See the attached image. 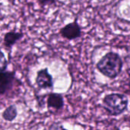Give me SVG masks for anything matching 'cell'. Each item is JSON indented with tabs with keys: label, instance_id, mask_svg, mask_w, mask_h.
Instances as JSON below:
<instances>
[{
	"label": "cell",
	"instance_id": "cell-1",
	"mask_svg": "<svg viewBox=\"0 0 130 130\" xmlns=\"http://www.w3.org/2000/svg\"><path fill=\"white\" fill-rule=\"evenodd\" d=\"M123 62L121 56L114 52L106 53L97 63L98 70L104 76L114 79L122 72Z\"/></svg>",
	"mask_w": 130,
	"mask_h": 130
},
{
	"label": "cell",
	"instance_id": "cell-2",
	"mask_svg": "<svg viewBox=\"0 0 130 130\" xmlns=\"http://www.w3.org/2000/svg\"><path fill=\"white\" fill-rule=\"evenodd\" d=\"M103 106L110 115L118 116L127 109L128 98L121 94H108L103 100Z\"/></svg>",
	"mask_w": 130,
	"mask_h": 130
},
{
	"label": "cell",
	"instance_id": "cell-3",
	"mask_svg": "<svg viewBox=\"0 0 130 130\" xmlns=\"http://www.w3.org/2000/svg\"><path fill=\"white\" fill-rule=\"evenodd\" d=\"M20 83L19 80L16 78L14 72L4 70L0 72V93L4 95L15 85Z\"/></svg>",
	"mask_w": 130,
	"mask_h": 130
},
{
	"label": "cell",
	"instance_id": "cell-4",
	"mask_svg": "<svg viewBox=\"0 0 130 130\" xmlns=\"http://www.w3.org/2000/svg\"><path fill=\"white\" fill-rule=\"evenodd\" d=\"M59 34L63 38L68 40H73L81 37L82 31L77 21H75L62 27L59 30Z\"/></svg>",
	"mask_w": 130,
	"mask_h": 130
},
{
	"label": "cell",
	"instance_id": "cell-5",
	"mask_svg": "<svg viewBox=\"0 0 130 130\" xmlns=\"http://www.w3.org/2000/svg\"><path fill=\"white\" fill-rule=\"evenodd\" d=\"M36 83L40 88H52L53 87V81L52 75L49 73L48 69L45 68L37 72Z\"/></svg>",
	"mask_w": 130,
	"mask_h": 130
},
{
	"label": "cell",
	"instance_id": "cell-6",
	"mask_svg": "<svg viewBox=\"0 0 130 130\" xmlns=\"http://www.w3.org/2000/svg\"><path fill=\"white\" fill-rule=\"evenodd\" d=\"M24 37V34L20 31L11 30L7 32L3 37V45L7 49H11L14 44Z\"/></svg>",
	"mask_w": 130,
	"mask_h": 130
},
{
	"label": "cell",
	"instance_id": "cell-7",
	"mask_svg": "<svg viewBox=\"0 0 130 130\" xmlns=\"http://www.w3.org/2000/svg\"><path fill=\"white\" fill-rule=\"evenodd\" d=\"M64 105L63 98L60 94L51 93L48 96L47 99V106L49 108L54 110H60Z\"/></svg>",
	"mask_w": 130,
	"mask_h": 130
},
{
	"label": "cell",
	"instance_id": "cell-8",
	"mask_svg": "<svg viewBox=\"0 0 130 130\" xmlns=\"http://www.w3.org/2000/svg\"><path fill=\"white\" fill-rule=\"evenodd\" d=\"M17 115L18 113L15 106L11 105L5 110V111L2 113V117L6 121H12L16 118Z\"/></svg>",
	"mask_w": 130,
	"mask_h": 130
},
{
	"label": "cell",
	"instance_id": "cell-9",
	"mask_svg": "<svg viewBox=\"0 0 130 130\" xmlns=\"http://www.w3.org/2000/svg\"><path fill=\"white\" fill-rule=\"evenodd\" d=\"M7 66H8V62H7V60L5 57V54L3 52H2L1 59H0V70L1 71L7 70Z\"/></svg>",
	"mask_w": 130,
	"mask_h": 130
},
{
	"label": "cell",
	"instance_id": "cell-10",
	"mask_svg": "<svg viewBox=\"0 0 130 130\" xmlns=\"http://www.w3.org/2000/svg\"><path fill=\"white\" fill-rule=\"evenodd\" d=\"M57 1L58 0H37V3L42 7L55 5L57 2Z\"/></svg>",
	"mask_w": 130,
	"mask_h": 130
},
{
	"label": "cell",
	"instance_id": "cell-11",
	"mask_svg": "<svg viewBox=\"0 0 130 130\" xmlns=\"http://www.w3.org/2000/svg\"><path fill=\"white\" fill-rule=\"evenodd\" d=\"M62 130H66V129H62Z\"/></svg>",
	"mask_w": 130,
	"mask_h": 130
}]
</instances>
